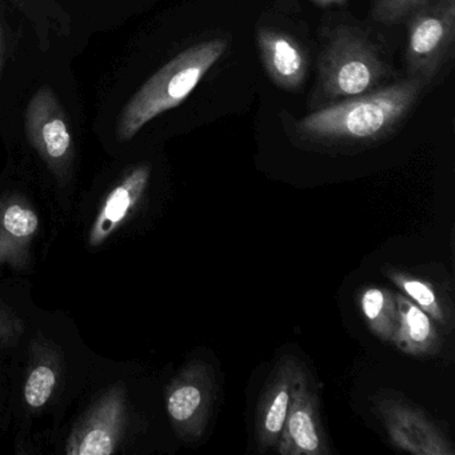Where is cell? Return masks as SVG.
Wrapping results in <instances>:
<instances>
[{
    "mask_svg": "<svg viewBox=\"0 0 455 455\" xmlns=\"http://www.w3.org/2000/svg\"><path fill=\"white\" fill-rule=\"evenodd\" d=\"M55 385V375L49 367H38L31 372L26 385V399L33 407H41L49 401Z\"/></svg>",
    "mask_w": 455,
    "mask_h": 455,
    "instance_id": "2e32d148",
    "label": "cell"
},
{
    "mask_svg": "<svg viewBox=\"0 0 455 455\" xmlns=\"http://www.w3.org/2000/svg\"><path fill=\"white\" fill-rule=\"evenodd\" d=\"M4 63H6V33H4V20L0 15V78L4 74Z\"/></svg>",
    "mask_w": 455,
    "mask_h": 455,
    "instance_id": "d6986e66",
    "label": "cell"
},
{
    "mask_svg": "<svg viewBox=\"0 0 455 455\" xmlns=\"http://www.w3.org/2000/svg\"><path fill=\"white\" fill-rule=\"evenodd\" d=\"M358 300L370 331L382 342H391L396 324L395 292L383 287L366 286L359 292Z\"/></svg>",
    "mask_w": 455,
    "mask_h": 455,
    "instance_id": "5bb4252c",
    "label": "cell"
},
{
    "mask_svg": "<svg viewBox=\"0 0 455 455\" xmlns=\"http://www.w3.org/2000/svg\"><path fill=\"white\" fill-rule=\"evenodd\" d=\"M406 25V76L431 89L446 76L454 60L455 0H434Z\"/></svg>",
    "mask_w": 455,
    "mask_h": 455,
    "instance_id": "277c9868",
    "label": "cell"
},
{
    "mask_svg": "<svg viewBox=\"0 0 455 455\" xmlns=\"http://www.w3.org/2000/svg\"><path fill=\"white\" fill-rule=\"evenodd\" d=\"M26 134L36 148L52 162L65 161L73 148L70 122L52 87H39L25 111Z\"/></svg>",
    "mask_w": 455,
    "mask_h": 455,
    "instance_id": "9c48e42d",
    "label": "cell"
},
{
    "mask_svg": "<svg viewBox=\"0 0 455 455\" xmlns=\"http://www.w3.org/2000/svg\"><path fill=\"white\" fill-rule=\"evenodd\" d=\"M393 81L387 54L369 30L353 23L324 26L311 111L374 92Z\"/></svg>",
    "mask_w": 455,
    "mask_h": 455,
    "instance_id": "7a4b0ae2",
    "label": "cell"
},
{
    "mask_svg": "<svg viewBox=\"0 0 455 455\" xmlns=\"http://www.w3.org/2000/svg\"><path fill=\"white\" fill-rule=\"evenodd\" d=\"M79 454L108 455L113 452V441L105 430H92L84 436Z\"/></svg>",
    "mask_w": 455,
    "mask_h": 455,
    "instance_id": "ac0fdd59",
    "label": "cell"
},
{
    "mask_svg": "<svg viewBox=\"0 0 455 455\" xmlns=\"http://www.w3.org/2000/svg\"><path fill=\"white\" fill-rule=\"evenodd\" d=\"M372 410L395 449L415 455H454L449 434L425 410L402 396L378 393Z\"/></svg>",
    "mask_w": 455,
    "mask_h": 455,
    "instance_id": "5b68a950",
    "label": "cell"
},
{
    "mask_svg": "<svg viewBox=\"0 0 455 455\" xmlns=\"http://www.w3.org/2000/svg\"><path fill=\"white\" fill-rule=\"evenodd\" d=\"M276 451L282 455L331 454L319 414V399L307 378L297 388L287 412Z\"/></svg>",
    "mask_w": 455,
    "mask_h": 455,
    "instance_id": "30bf717a",
    "label": "cell"
},
{
    "mask_svg": "<svg viewBox=\"0 0 455 455\" xmlns=\"http://www.w3.org/2000/svg\"><path fill=\"white\" fill-rule=\"evenodd\" d=\"M255 38L270 81L283 92H300L310 70L307 46L291 31L273 23H258Z\"/></svg>",
    "mask_w": 455,
    "mask_h": 455,
    "instance_id": "ba28073f",
    "label": "cell"
},
{
    "mask_svg": "<svg viewBox=\"0 0 455 455\" xmlns=\"http://www.w3.org/2000/svg\"><path fill=\"white\" fill-rule=\"evenodd\" d=\"M217 398V382L207 362L196 361L180 375L167 398V411L183 435H204Z\"/></svg>",
    "mask_w": 455,
    "mask_h": 455,
    "instance_id": "8992f818",
    "label": "cell"
},
{
    "mask_svg": "<svg viewBox=\"0 0 455 455\" xmlns=\"http://www.w3.org/2000/svg\"><path fill=\"white\" fill-rule=\"evenodd\" d=\"M310 2L322 9H329V7L343 6L347 0H310Z\"/></svg>",
    "mask_w": 455,
    "mask_h": 455,
    "instance_id": "ffe728a7",
    "label": "cell"
},
{
    "mask_svg": "<svg viewBox=\"0 0 455 455\" xmlns=\"http://www.w3.org/2000/svg\"><path fill=\"white\" fill-rule=\"evenodd\" d=\"M431 2L434 0H372L370 18L383 26L401 25Z\"/></svg>",
    "mask_w": 455,
    "mask_h": 455,
    "instance_id": "9a60e30c",
    "label": "cell"
},
{
    "mask_svg": "<svg viewBox=\"0 0 455 455\" xmlns=\"http://www.w3.org/2000/svg\"><path fill=\"white\" fill-rule=\"evenodd\" d=\"M386 276L401 290L404 297L428 314L443 331H451V306L444 300L443 295L438 291L433 282L396 268H387Z\"/></svg>",
    "mask_w": 455,
    "mask_h": 455,
    "instance_id": "4fadbf2b",
    "label": "cell"
},
{
    "mask_svg": "<svg viewBox=\"0 0 455 455\" xmlns=\"http://www.w3.org/2000/svg\"><path fill=\"white\" fill-rule=\"evenodd\" d=\"M426 90L404 76L374 92L316 108L302 118L282 111L281 121L294 142L315 148H355L387 140L414 111Z\"/></svg>",
    "mask_w": 455,
    "mask_h": 455,
    "instance_id": "6da1fadb",
    "label": "cell"
},
{
    "mask_svg": "<svg viewBox=\"0 0 455 455\" xmlns=\"http://www.w3.org/2000/svg\"><path fill=\"white\" fill-rule=\"evenodd\" d=\"M306 378L305 369L292 355L281 358L270 372L257 407L255 438L259 452L275 449L297 388Z\"/></svg>",
    "mask_w": 455,
    "mask_h": 455,
    "instance_id": "52a82bcc",
    "label": "cell"
},
{
    "mask_svg": "<svg viewBox=\"0 0 455 455\" xmlns=\"http://www.w3.org/2000/svg\"><path fill=\"white\" fill-rule=\"evenodd\" d=\"M4 228L15 236H28L38 228V217L30 210L12 206L4 214Z\"/></svg>",
    "mask_w": 455,
    "mask_h": 455,
    "instance_id": "e0dca14e",
    "label": "cell"
},
{
    "mask_svg": "<svg viewBox=\"0 0 455 455\" xmlns=\"http://www.w3.org/2000/svg\"><path fill=\"white\" fill-rule=\"evenodd\" d=\"M396 324L391 342L406 355L435 356L441 353V332L435 321L414 302L395 292Z\"/></svg>",
    "mask_w": 455,
    "mask_h": 455,
    "instance_id": "8fae6325",
    "label": "cell"
},
{
    "mask_svg": "<svg viewBox=\"0 0 455 455\" xmlns=\"http://www.w3.org/2000/svg\"><path fill=\"white\" fill-rule=\"evenodd\" d=\"M228 39H206L178 52L127 100L116 119V137L132 140L146 124L182 105L223 57Z\"/></svg>",
    "mask_w": 455,
    "mask_h": 455,
    "instance_id": "3957f363",
    "label": "cell"
},
{
    "mask_svg": "<svg viewBox=\"0 0 455 455\" xmlns=\"http://www.w3.org/2000/svg\"><path fill=\"white\" fill-rule=\"evenodd\" d=\"M12 6L30 23L39 49L49 52L55 38L68 36L71 18L57 0H10Z\"/></svg>",
    "mask_w": 455,
    "mask_h": 455,
    "instance_id": "7c38bea8",
    "label": "cell"
}]
</instances>
